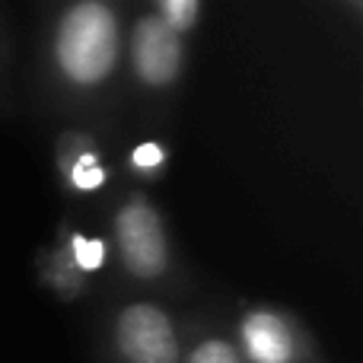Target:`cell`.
Wrapping results in <instances>:
<instances>
[{
	"label": "cell",
	"mask_w": 363,
	"mask_h": 363,
	"mask_svg": "<svg viewBox=\"0 0 363 363\" xmlns=\"http://www.w3.org/2000/svg\"><path fill=\"white\" fill-rule=\"evenodd\" d=\"M51 281H55V287L61 290V294L67 296H77L83 290V274L77 271L74 258H70L67 245L64 249H57L55 255H51Z\"/></svg>",
	"instance_id": "cell-9"
},
{
	"label": "cell",
	"mask_w": 363,
	"mask_h": 363,
	"mask_svg": "<svg viewBox=\"0 0 363 363\" xmlns=\"http://www.w3.org/2000/svg\"><path fill=\"white\" fill-rule=\"evenodd\" d=\"M115 345L128 363H179L176 325L153 303H131L115 322Z\"/></svg>",
	"instance_id": "cell-3"
},
{
	"label": "cell",
	"mask_w": 363,
	"mask_h": 363,
	"mask_svg": "<svg viewBox=\"0 0 363 363\" xmlns=\"http://www.w3.org/2000/svg\"><path fill=\"white\" fill-rule=\"evenodd\" d=\"M239 335H242L245 357L252 363H290L296 354L290 325L268 309H255V313L245 315Z\"/></svg>",
	"instance_id": "cell-5"
},
{
	"label": "cell",
	"mask_w": 363,
	"mask_h": 363,
	"mask_svg": "<svg viewBox=\"0 0 363 363\" xmlns=\"http://www.w3.org/2000/svg\"><path fill=\"white\" fill-rule=\"evenodd\" d=\"M153 16H160L176 35H182V32L194 29V23L201 16V4L198 0H163V4H157Z\"/></svg>",
	"instance_id": "cell-8"
},
{
	"label": "cell",
	"mask_w": 363,
	"mask_h": 363,
	"mask_svg": "<svg viewBox=\"0 0 363 363\" xmlns=\"http://www.w3.org/2000/svg\"><path fill=\"white\" fill-rule=\"evenodd\" d=\"M67 252L74 258L77 271L86 274V271H99L106 264V242L102 239H93V236H83V233H74L67 242Z\"/></svg>",
	"instance_id": "cell-7"
},
{
	"label": "cell",
	"mask_w": 363,
	"mask_h": 363,
	"mask_svg": "<svg viewBox=\"0 0 363 363\" xmlns=\"http://www.w3.org/2000/svg\"><path fill=\"white\" fill-rule=\"evenodd\" d=\"M115 242H118L125 271L138 281H157L169 268V242H166L163 220L144 194L128 198L115 213Z\"/></svg>",
	"instance_id": "cell-2"
},
{
	"label": "cell",
	"mask_w": 363,
	"mask_h": 363,
	"mask_svg": "<svg viewBox=\"0 0 363 363\" xmlns=\"http://www.w3.org/2000/svg\"><path fill=\"white\" fill-rule=\"evenodd\" d=\"M185 48L182 35L169 29L160 16H144L131 35V64L147 86H169L182 74Z\"/></svg>",
	"instance_id": "cell-4"
},
{
	"label": "cell",
	"mask_w": 363,
	"mask_h": 363,
	"mask_svg": "<svg viewBox=\"0 0 363 363\" xmlns=\"http://www.w3.org/2000/svg\"><path fill=\"white\" fill-rule=\"evenodd\" d=\"M118 61V16L99 0H83L61 16L55 64L77 86H99Z\"/></svg>",
	"instance_id": "cell-1"
},
{
	"label": "cell",
	"mask_w": 363,
	"mask_h": 363,
	"mask_svg": "<svg viewBox=\"0 0 363 363\" xmlns=\"http://www.w3.org/2000/svg\"><path fill=\"white\" fill-rule=\"evenodd\" d=\"M188 363H242L239 351L223 338H207L188 354Z\"/></svg>",
	"instance_id": "cell-10"
},
{
	"label": "cell",
	"mask_w": 363,
	"mask_h": 363,
	"mask_svg": "<svg viewBox=\"0 0 363 363\" xmlns=\"http://www.w3.org/2000/svg\"><path fill=\"white\" fill-rule=\"evenodd\" d=\"M61 169L67 172L70 185L80 188V191H96L106 182V169L99 166L93 144L80 138H67L61 144Z\"/></svg>",
	"instance_id": "cell-6"
},
{
	"label": "cell",
	"mask_w": 363,
	"mask_h": 363,
	"mask_svg": "<svg viewBox=\"0 0 363 363\" xmlns=\"http://www.w3.org/2000/svg\"><path fill=\"white\" fill-rule=\"evenodd\" d=\"M166 163V150L157 144V140H147V144L134 147L131 150V166L138 172H144V176H153V172H160Z\"/></svg>",
	"instance_id": "cell-11"
}]
</instances>
